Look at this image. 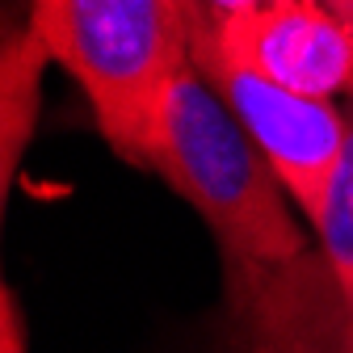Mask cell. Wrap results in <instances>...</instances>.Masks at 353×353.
Listing matches in <instances>:
<instances>
[{
  "label": "cell",
  "mask_w": 353,
  "mask_h": 353,
  "mask_svg": "<svg viewBox=\"0 0 353 353\" xmlns=\"http://www.w3.org/2000/svg\"><path fill=\"white\" fill-rule=\"evenodd\" d=\"M139 168L164 176L202 214L228 274L270 270L307 252L278 172L194 63L160 93Z\"/></svg>",
  "instance_id": "cell-1"
},
{
  "label": "cell",
  "mask_w": 353,
  "mask_h": 353,
  "mask_svg": "<svg viewBox=\"0 0 353 353\" xmlns=\"http://www.w3.org/2000/svg\"><path fill=\"white\" fill-rule=\"evenodd\" d=\"M26 21L80 84L105 143L139 164L160 93L194 63V0H30Z\"/></svg>",
  "instance_id": "cell-2"
},
{
  "label": "cell",
  "mask_w": 353,
  "mask_h": 353,
  "mask_svg": "<svg viewBox=\"0 0 353 353\" xmlns=\"http://www.w3.org/2000/svg\"><path fill=\"white\" fill-rule=\"evenodd\" d=\"M190 59L194 68L214 84V93L228 101V110L244 122V130L256 139L261 156L278 172L282 190L294 198V206L312 219L324 185L341 160L349 110L324 97H307L294 88L270 80L265 72L232 59L214 42L206 26V5L194 0V21H190Z\"/></svg>",
  "instance_id": "cell-3"
},
{
  "label": "cell",
  "mask_w": 353,
  "mask_h": 353,
  "mask_svg": "<svg viewBox=\"0 0 353 353\" xmlns=\"http://www.w3.org/2000/svg\"><path fill=\"white\" fill-rule=\"evenodd\" d=\"M206 26L232 59L294 93L353 101V26L328 0H256L240 13L206 5Z\"/></svg>",
  "instance_id": "cell-4"
},
{
  "label": "cell",
  "mask_w": 353,
  "mask_h": 353,
  "mask_svg": "<svg viewBox=\"0 0 353 353\" xmlns=\"http://www.w3.org/2000/svg\"><path fill=\"white\" fill-rule=\"evenodd\" d=\"M232 303L252 328V353H345V294L324 256L228 274Z\"/></svg>",
  "instance_id": "cell-5"
},
{
  "label": "cell",
  "mask_w": 353,
  "mask_h": 353,
  "mask_svg": "<svg viewBox=\"0 0 353 353\" xmlns=\"http://www.w3.org/2000/svg\"><path fill=\"white\" fill-rule=\"evenodd\" d=\"M47 63L55 59L38 30L30 21H5V38H0V194L5 198L17 190V168L38 126Z\"/></svg>",
  "instance_id": "cell-6"
},
{
  "label": "cell",
  "mask_w": 353,
  "mask_h": 353,
  "mask_svg": "<svg viewBox=\"0 0 353 353\" xmlns=\"http://www.w3.org/2000/svg\"><path fill=\"white\" fill-rule=\"evenodd\" d=\"M320 236V256L328 261V270L345 294V303L353 299V105H349V130H345V148L341 160L324 185V198L316 206V214L307 219Z\"/></svg>",
  "instance_id": "cell-7"
},
{
  "label": "cell",
  "mask_w": 353,
  "mask_h": 353,
  "mask_svg": "<svg viewBox=\"0 0 353 353\" xmlns=\"http://www.w3.org/2000/svg\"><path fill=\"white\" fill-rule=\"evenodd\" d=\"M26 316H21V303L13 294V286L0 290V353H26Z\"/></svg>",
  "instance_id": "cell-8"
},
{
  "label": "cell",
  "mask_w": 353,
  "mask_h": 353,
  "mask_svg": "<svg viewBox=\"0 0 353 353\" xmlns=\"http://www.w3.org/2000/svg\"><path fill=\"white\" fill-rule=\"evenodd\" d=\"M206 5H210L214 13H240V9H252L256 0H206Z\"/></svg>",
  "instance_id": "cell-9"
},
{
  "label": "cell",
  "mask_w": 353,
  "mask_h": 353,
  "mask_svg": "<svg viewBox=\"0 0 353 353\" xmlns=\"http://www.w3.org/2000/svg\"><path fill=\"white\" fill-rule=\"evenodd\" d=\"M341 341H345V353H353V299L345 303V320H341Z\"/></svg>",
  "instance_id": "cell-10"
},
{
  "label": "cell",
  "mask_w": 353,
  "mask_h": 353,
  "mask_svg": "<svg viewBox=\"0 0 353 353\" xmlns=\"http://www.w3.org/2000/svg\"><path fill=\"white\" fill-rule=\"evenodd\" d=\"M328 5H332V9L349 21V26H353V0H328Z\"/></svg>",
  "instance_id": "cell-11"
}]
</instances>
